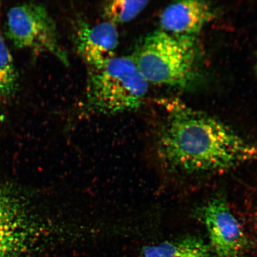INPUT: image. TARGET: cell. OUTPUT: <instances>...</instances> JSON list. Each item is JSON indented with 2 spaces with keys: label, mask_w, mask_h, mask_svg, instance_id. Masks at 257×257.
<instances>
[{
  "label": "cell",
  "mask_w": 257,
  "mask_h": 257,
  "mask_svg": "<svg viewBox=\"0 0 257 257\" xmlns=\"http://www.w3.org/2000/svg\"><path fill=\"white\" fill-rule=\"evenodd\" d=\"M211 252L203 240L188 236L144 247L140 257H213Z\"/></svg>",
  "instance_id": "9"
},
{
  "label": "cell",
  "mask_w": 257,
  "mask_h": 257,
  "mask_svg": "<svg viewBox=\"0 0 257 257\" xmlns=\"http://www.w3.org/2000/svg\"><path fill=\"white\" fill-rule=\"evenodd\" d=\"M75 41L80 56L90 67H95L115 57L118 34L115 25L107 21L94 25L80 23Z\"/></svg>",
  "instance_id": "8"
},
{
  "label": "cell",
  "mask_w": 257,
  "mask_h": 257,
  "mask_svg": "<svg viewBox=\"0 0 257 257\" xmlns=\"http://www.w3.org/2000/svg\"><path fill=\"white\" fill-rule=\"evenodd\" d=\"M169 110L159 149L170 169L188 174L221 172L257 157L255 147L210 115L181 102Z\"/></svg>",
  "instance_id": "1"
},
{
  "label": "cell",
  "mask_w": 257,
  "mask_h": 257,
  "mask_svg": "<svg viewBox=\"0 0 257 257\" xmlns=\"http://www.w3.org/2000/svg\"><path fill=\"white\" fill-rule=\"evenodd\" d=\"M18 75L11 52L0 34V101L9 100L18 89Z\"/></svg>",
  "instance_id": "10"
},
{
  "label": "cell",
  "mask_w": 257,
  "mask_h": 257,
  "mask_svg": "<svg viewBox=\"0 0 257 257\" xmlns=\"http://www.w3.org/2000/svg\"><path fill=\"white\" fill-rule=\"evenodd\" d=\"M0 9H1V4H0Z\"/></svg>",
  "instance_id": "12"
},
{
  "label": "cell",
  "mask_w": 257,
  "mask_h": 257,
  "mask_svg": "<svg viewBox=\"0 0 257 257\" xmlns=\"http://www.w3.org/2000/svg\"><path fill=\"white\" fill-rule=\"evenodd\" d=\"M202 214L211 250L218 257H242L249 241L226 202L213 199L205 205Z\"/></svg>",
  "instance_id": "6"
},
{
  "label": "cell",
  "mask_w": 257,
  "mask_h": 257,
  "mask_svg": "<svg viewBox=\"0 0 257 257\" xmlns=\"http://www.w3.org/2000/svg\"><path fill=\"white\" fill-rule=\"evenodd\" d=\"M35 229L24 202L0 186V257H29Z\"/></svg>",
  "instance_id": "5"
},
{
  "label": "cell",
  "mask_w": 257,
  "mask_h": 257,
  "mask_svg": "<svg viewBox=\"0 0 257 257\" xmlns=\"http://www.w3.org/2000/svg\"><path fill=\"white\" fill-rule=\"evenodd\" d=\"M7 34L16 47L52 54L65 65L68 57L61 46L56 25L47 9L35 3H25L8 12Z\"/></svg>",
  "instance_id": "4"
},
{
  "label": "cell",
  "mask_w": 257,
  "mask_h": 257,
  "mask_svg": "<svg viewBox=\"0 0 257 257\" xmlns=\"http://www.w3.org/2000/svg\"><path fill=\"white\" fill-rule=\"evenodd\" d=\"M214 17L210 3L188 0L172 3L160 17L162 30L176 36L197 38Z\"/></svg>",
  "instance_id": "7"
},
{
  "label": "cell",
  "mask_w": 257,
  "mask_h": 257,
  "mask_svg": "<svg viewBox=\"0 0 257 257\" xmlns=\"http://www.w3.org/2000/svg\"><path fill=\"white\" fill-rule=\"evenodd\" d=\"M147 1L117 0L106 3L104 14L107 21L112 24H124L133 21L147 7Z\"/></svg>",
  "instance_id": "11"
},
{
  "label": "cell",
  "mask_w": 257,
  "mask_h": 257,
  "mask_svg": "<svg viewBox=\"0 0 257 257\" xmlns=\"http://www.w3.org/2000/svg\"><path fill=\"white\" fill-rule=\"evenodd\" d=\"M132 59L148 82L185 88L197 78V38L157 31L144 38Z\"/></svg>",
  "instance_id": "2"
},
{
  "label": "cell",
  "mask_w": 257,
  "mask_h": 257,
  "mask_svg": "<svg viewBox=\"0 0 257 257\" xmlns=\"http://www.w3.org/2000/svg\"><path fill=\"white\" fill-rule=\"evenodd\" d=\"M148 83L132 58L114 57L90 67L86 104L90 110L105 114L137 110L147 94Z\"/></svg>",
  "instance_id": "3"
}]
</instances>
